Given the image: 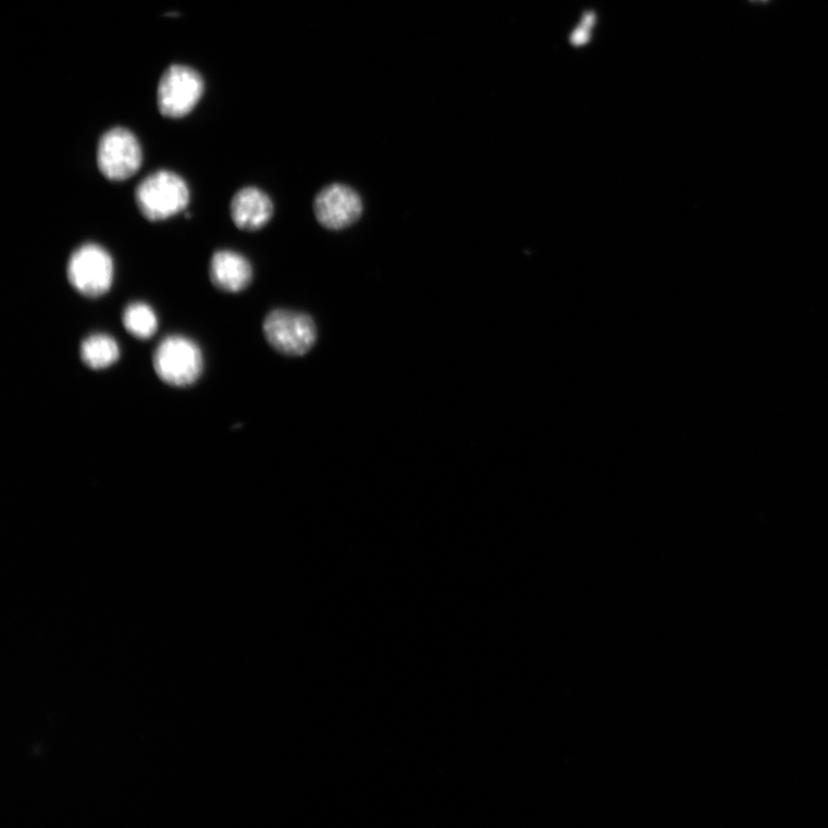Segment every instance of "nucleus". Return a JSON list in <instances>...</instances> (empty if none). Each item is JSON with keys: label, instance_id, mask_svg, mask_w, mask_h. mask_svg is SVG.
I'll use <instances>...</instances> for the list:
<instances>
[{"label": "nucleus", "instance_id": "f257e3e1", "mask_svg": "<svg viewBox=\"0 0 828 828\" xmlns=\"http://www.w3.org/2000/svg\"><path fill=\"white\" fill-rule=\"evenodd\" d=\"M135 200L147 220L164 221L188 208L190 189L186 180L175 172L159 170L139 182Z\"/></svg>", "mask_w": 828, "mask_h": 828}, {"label": "nucleus", "instance_id": "f03ea898", "mask_svg": "<svg viewBox=\"0 0 828 828\" xmlns=\"http://www.w3.org/2000/svg\"><path fill=\"white\" fill-rule=\"evenodd\" d=\"M205 359L197 343L180 334L161 341L153 354V369L160 380L173 387H187L203 372Z\"/></svg>", "mask_w": 828, "mask_h": 828}, {"label": "nucleus", "instance_id": "7ed1b4c3", "mask_svg": "<svg viewBox=\"0 0 828 828\" xmlns=\"http://www.w3.org/2000/svg\"><path fill=\"white\" fill-rule=\"evenodd\" d=\"M66 274L71 287L81 296L99 298L113 286L114 260L104 247L89 242L73 251Z\"/></svg>", "mask_w": 828, "mask_h": 828}, {"label": "nucleus", "instance_id": "20e7f679", "mask_svg": "<svg viewBox=\"0 0 828 828\" xmlns=\"http://www.w3.org/2000/svg\"><path fill=\"white\" fill-rule=\"evenodd\" d=\"M262 332L275 351L288 357L307 355L318 338L317 325L311 316L287 309L271 311L264 319Z\"/></svg>", "mask_w": 828, "mask_h": 828}, {"label": "nucleus", "instance_id": "39448f33", "mask_svg": "<svg viewBox=\"0 0 828 828\" xmlns=\"http://www.w3.org/2000/svg\"><path fill=\"white\" fill-rule=\"evenodd\" d=\"M143 163V147L131 131L116 127L100 137L97 148V166L108 180L126 181L139 171Z\"/></svg>", "mask_w": 828, "mask_h": 828}, {"label": "nucleus", "instance_id": "423d86ee", "mask_svg": "<svg viewBox=\"0 0 828 828\" xmlns=\"http://www.w3.org/2000/svg\"><path fill=\"white\" fill-rule=\"evenodd\" d=\"M203 91V78L195 70L171 66L159 83V111L168 118H184L195 109Z\"/></svg>", "mask_w": 828, "mask_h": 828}, {"label": "nucleus", "instance_id": "0eeeda50", "mask_svg": "<svg viewBox=\"0 0 828 828\" xmlns=\"http://www.w3.org/2000/svg\"><path fill=\"white\" fill-rule=\"evenodd\" d=\"M313 211L322 227L337 232L356 224L363 212V203L353 187L332 184L318 193Z\"/></svg>", "mask_w": 828, "mask_h": 828}, {"label": "nucleus", "instance_id": "6e6552de", "mask_svg": "<svg viewBox=\"0 0 828 828\" xmlns=\"http://www.w3.org/2000/svg\"><path fill=\"white\" fill-rule=\"evenodd\" d=\"M274 215L273 200L257 187L239 189L231 201V217L238 230L257 232L264 228Z\"/></svg>", "mask_w": 828, "mask_h": 828}, {"label": "nucleus", "instance_id": "1a4fd4ad", "mask_svg": "<svg viewBox=\"0 0 828 828\" xmlns=\"http://www.w3.org/2000/svg\"><path fill=\"white\" fill-rule=\"evenodd\" d=\"M210 280L220 292L237 294L251 285L254 268L246 256L234 250H219L211 258Z\"/></svg>", "mask_w": 828, "mask_h": 828}, {"label": "nucleus", "instance_id": "9d476101", "mask_svg": "<svg viewBox=\"0 0 828 828\" xmlns=\"http://www.w3.org/2000/svg\"><path fill=\"white\" fill-rule=\"evenodd\" d=\"M79 355L89 369L104 370L119 360L120 348L111 335L96 333L81 343Z\"/></svg>", "mask_w": 828, "mask_h": 828}, {"label": "nucleus", "instance_id": "9b49d317", "mask_svg": "<svg viewBox=\"0 0 828 828\" xmlns=\"http://www.w3.org/2000/svg\"><path fill=\"white\" fill-rule=\"evenodd\" d=\"M123 325L135 338H151L159 325L158 316L148 302L133 301L123 313Z\"/></svg>", "mask_w": 828, "mask_h": 828}, {"label": "nucleus", "instance_id": "f8f14e48", "mask_svg": "<svg viewBox=\"0 0 828 828\" xmlns=\"http://www.w3.org/2000/svg\"><path fill=\"white\" fill-rule=\"evenodd\" d=\"M746 2L756 7H767L775 2V0H746Z\"/></svg>", "mask_w": 828, "mask_h": 828}]
</instances>
